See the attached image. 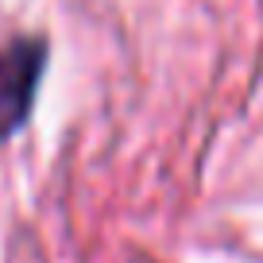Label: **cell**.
Returning a JSON list of instances; mask_svg holds the SVG:
<instances>
[{"label":"cell","mask_w":263,"mask_h":263,"mask_svg":"<svg viewBox=\"0 0 263 263\" xmlns=\"http://www.w3.org/2000/svg\"><path fill=\"white\" fill-rule=\"evenodd\" d=\"M43 66H47L43 39H16L8 47H0V143L12 140L27 124Z\"/></svg>","instance_id":"cell-1"}]
</instances>
